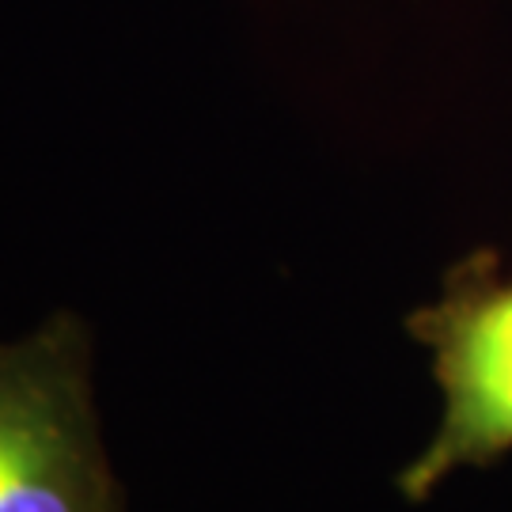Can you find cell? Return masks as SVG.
I'll use <instances>...</instances> for the list:
<instances>
[{
	"label": "cell",
	"instance_id": "6da1fadb",
	"mask_svg": "<svg viewBox=\"0 0 512 512\" xmlns=\"http://www.w3.org/2000/svg\"><path fill=\"white\" fill-rule=\"evenodd\" d=\"M0 512H122L95 406V338L69 308L0 342Z\"/></svg>",
	"mask_w": 512,
	"mask_h": 512
},
{
	"label": "cell",
	"instance_id": "7a4b0ae2",
	"mask_svg": "<svg viewBox=\"0 0 512 512\" xmlns=\"http://www.w3.org/2000/svg\"><path fill=\"white\" fill-rule=\"evenodd\" d=\"M406 330L433 353L444 395L437 433L399 475L406 501H425L459 467H494L512 452V274L497 251L459 258Z\"/></svg>",
	"mask_w": 512,
	"mask_h": 512
}]
</instances>
